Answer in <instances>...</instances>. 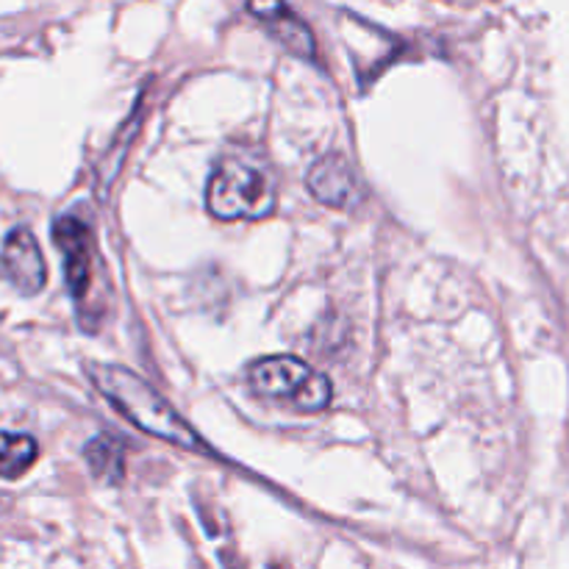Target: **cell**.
<instances>
[{"instance_id": "1", "label": "cell", "mask_w": 569, "mask_h": 569, "mask_svg": "<svg viewBox=\"0 0 569 569\" xmlns=\"http://www.w3.org/2000/svg\"><path fill=\"white\" fill-rule=\"evenodd\" d=\"M87 370L94 389L139 431L183 450L203 448V439L189 428V422L137 372L120 365H89Z\"/></svg>"}, {"instance_id": "2", "label": "cell", "mask_w": 569, "mask_h": 569, "mask_svg": "<svg viewBox=\"0 0 569 569\" xmlns=\"http://www.w3.org/2000/svg\"><path fill=\"white\" fill-rule=\"evenodd\" d=\"M278 198L276 172L264 156L226 153L217 161L206 187V206L217 220H264Z\"/></svg>"}, {"instance_id": "3", "label": "cell", "mask_w": 569, "mask_h": 569, "mask_svg": "<svg viewBox=\"0 0 569 569\" xmlns=\"http://www.w3.org/2000/svg\"><path fill=\"white\" fill-rule=\"evenodd\" d=\"M53 239L64 256V278L70 287L72 300L78 306L83 328L98 326V317L103 315L106 303V276L103 261L94 248V233L83 217L64 214L56 220Z\"/></svg>"}, {"instance_id": "4", "label": "cell", "mask_w": 569, "mask_h": 569, "mask_svg": "<svg viewBox=\"0 0 569 569\" xmlns=\"http://www.w3.org/2000/svg\"><path fill=\"white\" fill-rule=\"evenodd\" d=\"M248 383L259 398L287 403L303 415L328 409L333 395L331 381L295 356H264L253 361L248 367Z\"/></svg>"}, {"instance_id": "5", "label": "cell", "mask_w": 569, "mask_h": 569, "mask_svg": "<svg viewBox=\"0 0 569 569\" xmlns=\"http://www.w3.org/2000/svg\"><path fill=\"white\" fill-rule=\"evenodd\" d=\"M309 192L331 209H353L361 200V183L350 161L339 153H326L309 170Z\"/></svg>"}, {"instance_id": "6", "label": "cell", "mask_w": 569, "mask_h": 569, "mask_svg": "<svg viewBox=\"0 0 569 569\" xmlns=\"http://www.w3.org/2000/svg\"><path fill=\"white\" fill-rule=\"evenodd\" d=\"M0 264H3L6 278L22 295L42 292L44 281H48V267H44L42 250H39L37 239H33V233L28 228H14L6 237Z\"/></svg>"}, {"instance_id": "7", "label": "cell", "mask_w": 569, "mask_h": 569, "mask_svg": "<svg viewBox=\"0 0 569 569\" xmlns=\"http://www.w3.org/2000/svg\"><path fill=\"white\" fill-rule=\"evenodd\" d=\"M256 17L264 22L267 31L281 42V48H287L289 53L298 56V59L311 61L317 56V42L311 28L295 14V9L283 3H264V6H250Z\"/></svg>"}, {"instance_id": "8", "label": "cell", "mask_w": 569, "mask_h": 569, "mask_svg": "<svg viewBox=\"0 0 569 569\" xmlns=\"http://www.w3.org/2000/svg\"><path fill=\"white\" fill-rule=\"evenodd\" d=\"M39 456L37 439L28 433L0 431V478H20Z\"/></svg>"}, {"instance_id": "9", "label": "cell", "mask_w": 569, "mask_h": 569, "mask_svg": "<svg viewBox=\"0 0 569 569\" xmlns=\"http://www.w3.org/2000/svg\"><path fill=\"white\" fill-rule=\"evenodd\" d=\"M87 459L94 476L103 478V481H120L122 467H126V448L117 437L100 433L87 445Z\"/></svg>"}, {"instance_id": "10", "label": "cell", "mask_w": 569, "mask_h": 569, "mask_svg": "<svg viewBox=\"0 0 569 569\" xmlns=\"http://www.w3.org/2000/svg\"><path fill=\"white\" fill-rule=\"evenodd\" d=\"M272 569H278V567H272Z\"/></svg>"}]
</instances>
